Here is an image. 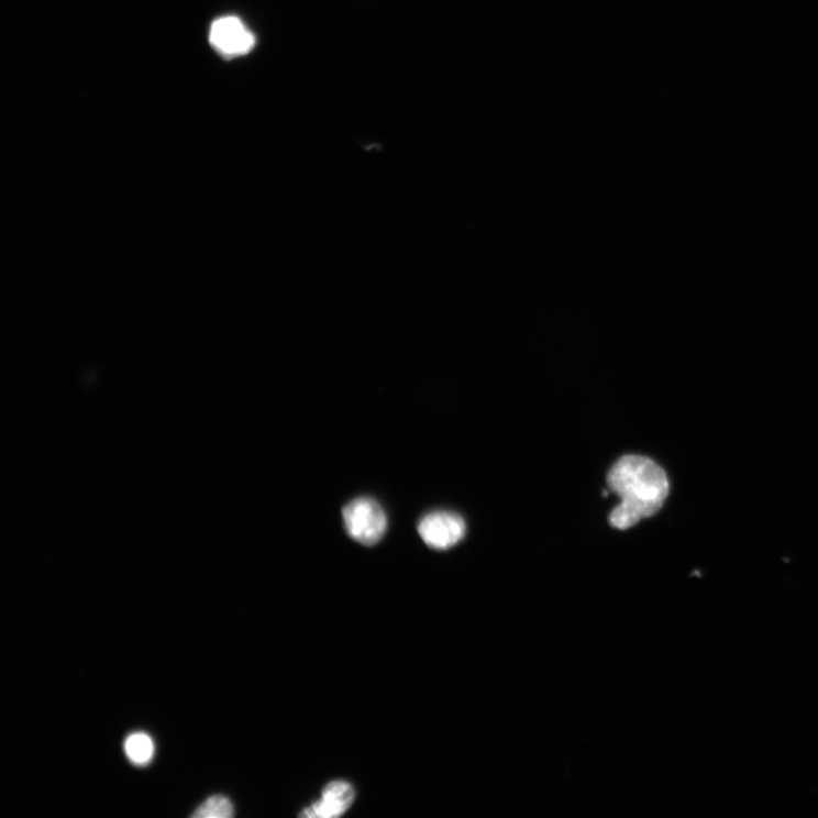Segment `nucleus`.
<instances>
[{"label":"nucleus","mask_w":818,"mask_h":818,"mask_svg":"<svg viewBox=\"0 0 818 818\" xmlns=\"http://www.w3.org/2000/svg\"><path fill=\"white\" fill-rule=\"evenodd\" d=\"M355 799V791L346 781H332L323 789L319 802L306 807L300 817L335 818L343 816L351 808Z\"/></svg>","instance_id":"nucleus-5"},{"label":"nucleus","mask_w":818,"mask_h":818,"mask_svg":"<svg viewBox=\"0 0 818 818\" xmlns=\"http://www.w3.org/2000/svg\"><path fill=\"white\" fill-rule=\"evenodd\" d=\"M210 42L221 55L229 58L246 55L255 46L254 34L235 16L218 19L212 24Z\"/></svg>","instance_id":"nucleus-3"},{"label":"nucleus","mask_w":818,"mask_h":818,"mask_svg":"<svg viewBox=\"0 0 818 818\" xmlns=\"http://www.w3.org/2000/svg\"><path fill=\"white\" fill-rule=\"evenodd\" d=\"M125 753L134 764H147L154 754V743L150 736L145 733H134L130 736L124 744Z\"/></svg>","instance_id":"nucleus-6"},{"label":"nucleus","mask_w":818,"mask_h":818,"mask_svg":"<svg viewBox=\"0 0 818 818\" xmlns=\"http://www.w3.org/2000/svg\"><path fill=\"white\" fill-rule=\"evenodd\" d=\"M607 482L609 489L621 498V504L609 517L610 524L620 530L655 516L670 491L663 468L652 460L637 455L624 456L614 465Z\"/></svg>","instance_id":"nucleus-1"},{"label":"nucleus","mask_w":818,"mask_h":818,"mask_svg":"<svg viewBox=\"0 0 818 818\" xmlns=\"http://www.w3.org/2000/svg\"><path fill=\"white\" fill-rule=\"evenodd\" d=\"M419 533L429 548L445 551L457 544L465 535V523L450 511H434L422 519Z\"/></svg>","instance_id":"nucleus-4"},{"label":"nucleus","mask_w":818,"mask_h":818,"mask_svg":"<svg viewBox=\"0 0 818 818\" xmlns=\"http://www.w3.org/2000/svg\"><path fill=\"white\" fill-rule=\"evenodd\" d=\"M347 533L364 545L377 544L387 530V517L383 507L371 498H358L343 510Z\"/></svg>","instance_id":"nucleus-2"},{"label":"nucleus","mask_w":818,"mask_h":818,"mask_svg":"<svg viewBox=\"0 0 818 818\" xmlns=\"http://www.w3.org/2000/svg\"><path fill=\"white\" fill-rule=\"evenodd\" d=\"M233 816L231 802L223 796H214L204 802L192 815L197 818H230Z\"/></svg>","instance_id":"nucleus-7"}]
</instances>
